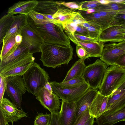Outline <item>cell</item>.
I'll use <instances>...</instances> for the list:
<instances>
[{
	"label": "cell",
	"instance_id": "obj_52",
	"mask_svg": "<svg viewBox=\"0 0 125 125\" xmlns=\"http://www.w3.org/2000/svg\"><path fill=\"white\" fill-rule=\"evenodd\" d=\"M118 44L120 48L125 51V40L118 43Z\"/></svg>",
	"mask_w": 125,
	"mask_h": 125
},
{
	"label": "cell",
	"instance_id": "obj_14",
	"mask_svg": "<svg viewBox=\"0 0 125 125\" xmlns=\"http://www.w3.org/2000/svg\"><path fill=\"white\" fill-rule=\"evenodd\" d=\"M125 31L119 26H110L102 31L98 38L99 41L103 42H120L123 41L122 38Z\"/></svg>",
	"mask_w": 125,
	"mask_h": 125
},
{
	"label": "cell",
	"instance_id": "obj_32",
	"mask_svg": "<svg viewBox=\"0 0 125 125\" xmlns=\"http://www.w3.org/2000/svg\"><path fill=\"white\" fill-rule=\"evenodd\" d=\"M91 25L87 28L88 37L91 38L98 39L102 31V27L99 25L91 22L88 21Z\"/></svg>",
	"mask_w": 125,
	"mask_h": 125
},
{
	"label": "cell",
	"instance_id": "obj_21",
	"mask_svg": "<svg viewBox=\"0 0 125 125\" xmlns=\"http://www.w3.org/2000/svg\"><path fill=\"white\" fill-rule=\"evenodd\" d=\"M98 125H113L118 122L125 121V105L112 114L101 115L96 119Z\"/></svg>",
	"mask_w": 125,
	"mask_h": 125
},
{
	"label": "cell",
	"instance_id": "obj_30",
	"mask_svg": "<svg viewBox=\"0 0 125 125\" xmlns=\"http://www.w3.org/2000/svg\"><path fill=\"white\" fill-rule=\"evenodd\" d=\"M96 11H118L125 10V2L115 3L110 2L106 5H100L95 8Z\"/></svg>",
	"mask_w": 125,
	"mask_h": 125
},
{
	"label": "cell",
	"instance_id": "obj_26",
	"mask_svg": "<svg viewBox=\"0 0 125 125\" xmlns=\"http://www.w3.org/2000/svg\"><path fill=\"white\" fill-rule=\"evenodd\" d=\"M14 16L7 14L2 17L0 20V42H2L3 40L9 31L14 20Z\"/></svg>",
	"mask_w": 125,
	"mask_h": 125
},
{
	"label": "cell",
	"instance_id": "obj_44",
	"mask_svg": "<svg viewBox=\"0 0 125 125\" xmlns=\"http://www.w3.org/2000/svg\"><path fill=\"white\" fill-rule=\"evenodd\" d=\"M58 111L51 113L52 118L49 125H61L59 120Z\"/></svg>",
	"mask_w": 125,
	"mask_h": 125
},
{
	"label": "cell",
	"instance_id": "obj_2",
	"mask_svg": "<svg viewBox=\"0 0 125 125\" xmlns=\"http://www.w3.org/2000/svg\"><path fill=\"white\" fill-rule=\"evenodd\" d=\"M28 23L42 38L45 43L63 47L71 45L70 40L64 32V28L61 23H50L41 25Z\"/></svg>",
	"mask_w": 125,
	"mask_h": 125
},
{
	"label": "cell",
	"instance_id": "obj_11",
	"mask_svg": "<svg viewBox=\"0 0 125 125\" xmlns=\"http://www.w3.org/2000/svg\"><path fill=\"white\" fill-rule=\"evenodd\" d=\"M0 110L8 123H13L28 117L27 113L19 109L8 99L3 98L0 103Z\"/></svg>",
	"mask_w": 125,
	"mask_h": 125
},
{
	"label": "cell",
	"instance_id": "obj_22",
	"mask_svg": "<svg viewBox=\"0 0 125 125\" xmlns=\"http://www.w3.org/2000/svg\"><path fill=\"white\" fill-rule=\"evenodd\" d=\"M62 5L60 1L53 0L38 1L33 10L44 15H53Z\"/></svg>",
	"mask_w": 125,
	"mask_h": 125
},
{
	"label": "cell",
	"instance_id": "obj_46",
	"mask_svg": "<svg viewBox=\"0 0 125 125\" xmlns=\"http://www.w3.org/2000/svg\"><path fill=\"white\" fill-rule=\"evenodd\" d=\"M75 32L89 37L87 29L79 25H78Z\"/></svg>",
	"mask_w": 125,
	"mask_h": 125
},
{
	"label": "cell",
	"instance_id": "obj_43",
	"mask_svg": "<svg viewBox=\"0 0 125 125\" xmlns=\"http://www.w3.org/2000/svg\"><path fill=\"white\" fill-rule=\"evenodd\" d=\"M78 25L72 22H69L65 25L64 30L66 33H69L73 34L76 31Z\"/></svg>",
	"mask_w": 125,
	"mask_h": 125
},
{
	"label": "cell",
	"instance_id": "obj_36",
	"mask_svg": "<svg viewBox=\"0 0 125 125\" xmlns=\"http://www.w3.org/2000/svg\"><path fill=\"white\" fill-rule=\"evenodd\" d=\"M70 34L72 37L78 41L83 42H95L99 41L98 39L93 38L85 36L76 32H75L73 35L71 33H70Z\"/></svg>",
	"mask_w": 125,
	"mask_h": 125
},
{
	"label": "cell",
	"instance_id": "obj_47",
	"mask_svg": "<svg viewBox=\"0 0 125 125\" xmlns=\"http://www.w3.org/2000/svg\"><path fill=\"white\" fill-rule=\"evenodd\" d=\"M0 125H6L8 123L5 118L1 111L0 110Z\"/></svg>",
	"mask_w": 125,
	"mask_h": 125
},
{
	"label": "cell",
	"instance_id": "obj_55",
	"mask_svg": "<svg viewBox=\"0 0 125 125\" xmlns=\"http://www.w3.org/2000/svg\"><path fill=\"white\" fill-rule=\"evenodd\" d=\"M97 1L101 5H106L110 3L109 0H97Z\"/></svg>",
	"mask_w": 125,
	"mask_h": 125
},
{
	"label": "cell",
	"instance_id": "obj_18",
	"mask_svg": "<svg viewBox=\"0 0 125 125\" xmlns=\"http://www.w3.org/2000/svg\"><path fill=\"white\" fill-rule=\"evenodd\" d=\"M125 105V88L118 93L109 96L107 111L103 114L104 115L111 114Z\"/></svg>",
	"mask_w": 125,
	"mask_h": 125
},
{
	"label": "cell",
	"instance_id": "obj_37",
	"mask_svg": "<svg viewBox=\"0 0 125 125\" xmlns=\"http://www.w3.org/2000/svg\"><path fill=\"white\" fill-rule=\"evenodd\" d=\"M125 23V14H116L111 22L110 26H119Z\"/></svg>",
	"mask_w": 125,
	"mask_h": 125
},
{
	"label": "cell",
	"instance_id": "obj_42",
	"mask_svg": "<svg viewBox=\"0 0 125 125\" xmlns=\"http://www.w3.org/2000/svg\"><path fill=\"white\" fill-rule=\"evenodd\" d=\"M87 22V21L80 12H77L75 16L68 23L71 22L77 25H79L82 23Z\"/></svg>",
	"mask_w": 125,
	"mask_h": 125
},
{
	"label": "cell",
	"instance_id": "obj_29",
	"mask_svg": "<svg viewBox=\"0 0 125 125\" xmlns=\"http://www.w3.org/2000/svg\"><path fill=\"white\" fill-rule=\"evenodd\" d=\"M16 36H11L2 47L0 52V59L7 55L16 50L20 45L17 43L15 40Z\"/></svg>",
	"mask_w": 125,
	"mask_h": 125
},
{
	"label": "cell",
	"instance_id": "obj_59",
	"mask_svg": "<svg viewBox=\"0 0 125 125\" xmlns=\"http://www.w3.org/2000/svg\"><path fill=\"white\" fill-rule=\"evenodd\" d=\"M122 40H123V41L125 40V35L122 38Z\"/></svg>",
	"mask_w": 125,
	"mask_h": 125
},
{
	"label": "cell",
	"instance_id": "obj_35",
	"mask_svg": "<svg viewBox=\"0 0 125 125\" xmlns=\"http://www.w3.org/2000/svg\"><path fill=\"white\" fill-rule=\"evenodd\" d=\"M117 11H115L97 10L95 12H98L101 17L108 21L110 24L115 16L117 14Z\"/></svg>",
	"mask_w": 125,
	"mask_h": 125
},
{
	"label": "cell",
	"instance_id": "obj_17",
	"mask_svg": "<svg viewBox=\"0 0 125 125\" xmlns=\"http://www.w3.org/2000/svg\"><path fill=\"white\" fill-rule=\"evenodd\" d=\"M28 24V21L27 15L20 14L14 16L13 22L3 39L2 47L4 45L11 36L21 34L23 29Z\"/></svg>",
	"mask_w": 125,
	"mask_h": 125
},
{
	"label": "cell",
	"instance_id": "obj_20",
	"mask_svg": "<svg viewBox=\"0 0 125 125\" xmlns=\"http://www.w3.org/2000/svg\"><path fill=\"white\" fill-rule=\"evenodd\" d=\"M35 0L20 1L9 8L7 13L13 15L16 14L27 15L33 10L38 4Z\"/></svg>",
	"mask_w": 125,
	"mask_h": 125
},
{
	"label": "cell",
	"instance_id": "obj_10",
	"mask_svg": "<svg viewBox=\"0 0 125 125\" xmlns=\"http://www.w3.org/2000/svg\"><path fill=\"white\" fill-rule=\"evenodd\" d=\"M35 96L41 104L51 113L60 109L59 97L53 92L51 93L44 87L39 88Z\"/></svg>",
	"mask_w": 125,
	"mask_h": 125
},
{
	"label": "cell",
	"instance_id": "obj_49",
	"mask_svg": "<svg viewBox=\"0 0 125 125\" xmlns=\"http://www.w3.org/2000/svg\"><path fill=\"white\" fill-rule=\"evenodd\" d=\"M125 88V80L120 86L118 88V89L114 93L112 94H115L118 93L121 90Z\"/></svg>",
	"mask_w": 125,
	"mask_h": 125
},
{
	"label": "cell",
	"instance_id": "obj_48",
	"mask_svg": "<svg viewBox=\"0 0 125 125\" xmlns=\"http://www.w3.org/2000/svg\"><path fill=\"white\" fill-rule=\"evenodd\" d=\"M15 39L17 43L20 45L21 44L22 41V37L21 33L16 35Z\"/></svg>",
	"mask_w": 125,
	"mask_h": 125
},
{
	"label": "cell",
	"instance_id": "obj_58",
	"mask_svg": "<svg viewBox=\"0 0 125 125\" xmlns=\"http://www.w3.org/2000/svg\"><path fill=\"white\" fill-rule=\"evenodd\" d=\"M121 28L125 31V23L120 26Z\"/></svg>",
	"mask_w": 125,
	"mask_h": 125
},
{
	"label": "cell",
	"instance_id": "obj_19",
	"mask_svg": "<svg viewBox=\"0 0 125 125\" xmlns=\"http://www.w3.org/2000/svg\"><path fill=\"white\" fill-rule=\"evenodd\" d=\"M109 96H104L99 91L89 107L90 115L96 119L107 111Z\"/></svg>",
	"mask_w": 125,
	"mask_h": 125
},
{
	"label": "cell",
	"instance_id": "obj_7",
	"mask_svg": "<svg viewBox=\"0 0 125 125\" xmlns=\"http://www.w3.org/2000/svg\"><path fill=\"white\" fill-rule=\"evenodd\" d=\"M7 95L14 104L19 109H21L22 97L27 91L22 76H16L6 77Z\"/></svg>",
	"mask_w": 125,
	"mask_h": 125
},
{
	"label": "cell",
	"instance_id": "obj_27",
	"mask_svg": "<svg viewBox=\"0 0 125 125\" xmlns=\"http://www.w3.org/2000/svg\"><path fill=\"white\" fill-rule=\"evenodd\" d=\"M28 22L36 25H41L52 23L45 15L33 10L31 11L27 15Z\"/></svg>",
	"mask_w": 125,
	"mask_h": 125
},
{
	"label": "cell",
	"instance_id": "obj_54",
	"mask_svg": "<svg viewBox=\"0 0 125 125\" xmlns=\"http://www.w3.org/2000/svg\"><path fill=\"white\" fill-rule=\"evenodd\" d=\"M86 11V14H89L95 12L96 10L95 8L87 9Z\"/></svg>",
	"mask_w": 125,
	"mask_h": 125
},
{
	"label": "cell",
	"instance_id": "obj_34",
	"mask_svg": "<svg viewBox=\"0 0 125 125\" xmlns=\"http://www.w3.org/2000/svg\"><path fill=\"white\" fill-rule=\"evenodd\" d=\"M91 116L89 107L79 116L73 125H84Z\"/></svg>",
	"mask_w": 125,
	"mask_h": 125
},
{
	"label": "cell",
	"instance_id": "obj_12",
	"mask_svg": "<svg viewBox=\"0 0 125 125\" xmlns=\"http://www.w3.org/2000/svg\"><path fill=\"white\" fill-rule=\"evenodd\" d=\"M125 53V51L120 48L118 43L109 42L104 44L100 60L107 66L113 65L120 57Z\"/></svg>",
	"mask_w": 125,
	"mask_h": 125
},
{
	"label": "cell",
	"instance_id": "obj_1",
	"mask_svg": "<svg viewBox=\"0 0 125 125\" xmlns=\"http://www.w3.org/2000/svg\"><path fill=\"white\" fill-rule=\"evenodd\" d=\"M73 48L71 45L63 47L45 43L41 48L40 60L45 66L54 69L68 64L73 58Z\"/></svg>",
	"mask_w": 125,
	"mask_h": 125
},
{
	"label": "cell",
	"instance_id": "obj_25",
	"mask_svg": "<svg viewBox=\"0 0 125 125\" xmlns=\"http://www.w3.org/2000/svg\"><path fill=\"white\" fill-rule=\"evenodd\" d=\"M84 60L79 59L73 65L69 70L62 82L82 76L85 68Z\"/></svg>",
	"mask_w": 125,
	"mask_h": 125
},
{
	"label": "cell",
	"instance_id": "obj_24",
	"mask_svg": "<svg viewBox=\"0 0 125 125\" xmlns=\"http://www.w3.org/2000/svg\"><path fill=\"white\" fill-rule=\"evenodd\" d=\"M29 53L27 47L22 43L16 50L0 59V68Z\"/></svg>",
	"mask_w": 125,
	"mask_h": 125
},
{
	"label": "cell",
	"instance_id": "obj_4",
	"mask_svg": "<svg viewBox=\"0 0 125 125\" xmlns=\"http://www.w3.org/2000/svg\"><path fill=\"white\" fill-rule=\"evenodd\" d=\"M22 76L27 91L35 96L38 89L44 87L50 79L48 73L35 62Z\"/></svg>",
	"mask_w": 125,
	"mask_h": 125
},
{
	"label": "cell",
	"instance_id": "obj_57",
	"mask_svg": "<svg viewBox=\"0 0 125 125\" xmlns=\"http://www.w3.org/2000/svg\"><path fill=\"white\" fill-rule=\"evenodd\" d=\"M125 14V10L117 11V14Z\"/></svg>",
	"mask_w": 125,
	"mask_h": 125
},
{
	"label": "cell",
	"instance_id": "obj_50",
	"mask_svg": "<svg viewBox=\"0 0 125 125\" xmlns=\"http://www.w3.org/2000/svg\"><path fill=\"white\" fill-rule=\"evenodd\" d=\"M94 118L91 116L84 125H93L94 122Z\"/></svg>",
	"mask_w": 125,
	"mask_h": 125
},
{
	"label": "cell",
	"instance_id": "obj_56",
	"mask_svg": "<svg viewBox=\"0 0 125 125\" xmlns=\"http://www.w3.org/2000/svg\"><path fill=\"white\" fill-rule=\"evenodd\" d=\"M110 2L115 3H121L124 2V0H109Z\"/></svg>",
	"mask_w": 125,
	"mask_h": 125
},
{
	"label": "cell",
	"instance_id": "obj_6",
	"mask_svg": "<svg viewBox=\"0 0 125 125\" xmlns=\"http://www.w3.org/2000/svg\"><path fill=\"white\" fill-rule=\"evenodd\" d=\"M35 58L30 53L0 68V74L7 77L22 76L35 62Z\"/></svg>",
	"mask_w": 125,
	"mask_h": 125
},
{
	"label": "cell",
	"instance_id": "obj_33",
	"mask_svg": "<svg viewBox=\"0 0 125 125\" xmlns=\"http://www.w3.org/2000/svg\"><path fill=\"white\" fill-rule=\"evenodd\" d=\"M51 114L38 113L34 122V125H49L51 120Z\"/></svg>",
	"mask_w": 125,
	"mask_h": 125
},
{
	"label": "cell",
	"instance_id": "obj_13",
	"mask_svg": "<svg viewBox=\"0 0 125 125\" xmlns=\"http://www.w3.org/2000/svg\"><path fill=\"white\" fill-rule=\"evenodd\" d=\"M58 116L61 125H73L76 121L75 102L62 100Z\"/></svg>",
	"mask_w": 125,
	"mask_h": 125
},
{
	"label": "cell",
	"instance_id": "obj_9",
	"mask_svg": "<svg viewBox=\"0 0 125 125\" xmlns=\"http://www.w3.org/2000/svg\"><path fill=\"white\" fill-rule=\"evenodd\" d=\"M21 34L22 37V43L27 47L30 53L33 54L41 52V47L45 43L43 40L29 24L24 27Z\"/></svg>",
	"mask_w": 125,
	"mask_h": 125
},
{
	"label": "cell",
	"instance_id": "obj_38",
	"mask_svg": "<svg viewBox=\"0 0 125 125\" xmlns=\"http://www.w3.org/2000/svg\"><path fill=\"white\" fill-rule=\"evenodd\" d=\"M60 3L61 5H63L65 7L72 10H78L85 11L86 9L83 8L81 5L79 3H78L74 2H60Z\"/></svg>",
	"mask_w": 125,
	"mask_h": 125
},
{
	"label": "cell",
	"instance_id": "obj_41",
	"mask_svg": "<svg viewBox=\"0 0 125 125\" xmlns=\"http://www.w3.org/2000/svg\"><path fill=\"white\" fill-rule=\"evenodd\" d=\"M6 84V77L0 74V103L3 98Z\"/></svg>",
	"mask_w": 125,
	"mask_h": 125
},
{
	"label": "cell",
	"instance_id": "obj_5",
	"mask_svg": "<svg viewBox=\"0 0 125 125\" xmlns=\"http://www.w3.org/2000/svg\"><path fill=\"white\" fill-rule=\"evenodd\" d=\"M107 65L101 60L86 66L82 77L85 83L92 89H98L103 80Z\"/></svg>",
	"mask_w": 125,
	"mask_h": 125
},
{
	"label": "cell",
	"instance_id": "obj_16",
	"mask_svg": "<svg viewBox=\"0 0 125 125\" xmlns=\"http://www.w3.org/2000/svg\"><path fill=\"white\" fill-rule=\"evenodd\" d=\"M66 34L70 40L76 45H80L83 47L88 52L90 57H101L104 46V42L100 41L96 42L80 41L73 38L70 33Z\"/></svg>",
	"mask_w": 125,
	"mask_h": 125
},
{
	"label": "cell",
	"instance_id": "obj_51",
	"mask_svg": "<svg viewBox=\"0 0 125 125\" xmlns=\"http://www.w3.org/2000/svg\"><path fill=\"white\" fill-rule=\"evenodd\" d=\"M44 87L51 93H53L52 86L49 82H48L45 84Z\"/></svg>",
	"mask_w": 125,
	"mask_h": 125
},
{
	"label": "cell",
	"instance_id": "obj_31",
	"mask_svg": "<svg viewBox=\"0 0 125 125\" xmlns=\"http://www.w3.org/2000/svg\"><path fill=\"white\" fill-rule=\"evenodd\" d=\"M54 82L58 86L64 88L77 87L86 83L82 76L64 82L58 83L55 81Z\"/></svg>",
	"mask_w": 125,
	"mask_h": 125
},
{
	"label": "cell",
	"instance_id": "obj_60",
	"mask_svg": "<svg viewBox=\"0 0 125 125\" xmlns=\"http://www.w3.org/2000/svg\"><path fill=\"white\" fill-rule=\"evenodd\" d=\"M6 125H10L8 123V124H7Z\"/></svg>",
	"mask_w": 125,
	"mask_h": 125
},
{
	"label": "cell",
	"instance_id": "obj_39",
	"mask_svg": "<svg viewBox=\"0 0 125 125\" xmlns=\"http://www.w3.org/2000/svg\"><path fill=\"white\" fill-rule=\"evenodd\" d=\"M79 3L82 7L85 9H94L101 5L97 0L83 1Z\"/></svg>",
	"mask_w": 125,
	"mask_h": 125
},
{
	"label": "cell",
	"instance_id": "obj_15",
	"mask_svg": "<svg viewBox=\"0 0 125 125\" xmlns=\"http://www.w3.org/2000/svg\"><path fill=\"white\" fill-rule=\"evenodd\" d=\"M98 92V89L90 88L75 102L76 105L75 122L79 116L89 107Z\"/></svg>",
	"mask_w": 125,
	"mask_h": 125
},
{
	"label": "cell",
	"instance_id": "obj_8",
	"mask_svg": "<svg viewBox=\"0 0 125 125\" xmlns=\"http://www.w3.org/2000/svg\"><path fill=\"white\" fill-rule=\"evenodd\" d=\"M50 83L53 92L62 100L70 102H76L90 88L86 83L78 86L70 88L60 87L54 81L51 82Z\"/></svg>",
	"mask_w": 125,
	"mask_h": 125
},
{
	"label": "cell",
	"instance_id": "obj_61",
	"mask_svg": "<svg viewBox=\"0 0 125 125\" xmlns=\"http://www.w3.org/2000/svg\"><path fill=\"white\" fill-rule=\"evenodd\" d=\"M124 2H125V0H124Z\"/></svg>",
	"mask_w": 125,
	"mask_h": 125
},
{
	"label": "cell",
	"instance_id": "obj_28",
	"mask_svg": "<svg viewBox=\"0 0 125 125\" xmlns=\"http://www.w3.org/2000/svg\"><path fill=\"white\" fill-rule=\"evenodd\" d=\"M87 21L91 22L100 26L102 31L108 27L110 23L101 16L98 12H95L83 16Z\"/></svg>",
	"mask_w": 125,
	"mask_h": 125
},
{
	"label": "cell",
	"instance_id": "obj_53",
	"mask_svg": "<svg viewBox=\"0 0 125 125\" xmlns=\"http://www.w3.org/2000/svg\"><path fill=\"white\" fill-rule=\"evenodd\" d=\"M79 25H80L83 27L87 28L90 26V24L87 21V22H84L81 23Z\"/></svg>",
	"mask_w": 125,
	"mask_h": 125
},
{
	"label": "cell",
	"instance_id": "obj_3",
	"mask_svg": "<svg viewBox=\"0 0 125 125\" xmlns=\"http://www.w3.org/2000/svg\"><path fill=\"white\" fill-rule=\"evenodd\" d=\"M125 80V70L115 65L107 68L99 93L108 96L115 92Z\"/></svg>",
	"mask_w": 125,
	"mask_h": 125
},
{
	"label": "cell",
	"instance_id": "obj_40",
	"mask_svg": "<svg viewBox=\"0 0 125 125\" xmlns=\"http://www.w3.org/2000/svg\"><path fill=\"white\" fill-rule=\"evenodd\" d=\"M76 52L78 57L84 60L90 57V56L86 50L81 46L77 45Z\"/></svg>",
	"mask_w": 125,
	"mask_h": 125
},
{
	"label": "cell",
	"instance_id": "obj_23",
	"mask_svg": "<svg viewBox=\"0 0 125 125\" xmlns=\"http://www.w3.org/2000/svg\"><path fill=\"white\" fill-rule=\"evenodd\" d=\"M62 5L57 12L53 15L52 23H61L64 28L65 25L75 16L77 12L73 11L68 8L62 7Z\"/></svg>",
	"mask_w": 125,
	"mask_h": 125
},
{
	"label": "cell",
	"instance_id": "obj_45",
	"mask_svg": "<svg viewBox=\"0 0 125 125\" xmlns=\"http://www.w3.org/2000/svg\"><path fill=\"white\" fill-rule=\"evenodd\" d=\"M115 65L118 66L121 68L125 70V53L120 57L115 62Z\"/></svg>",
	"mask_w": 125,
	"mask_h": 125
}]
</instances>
